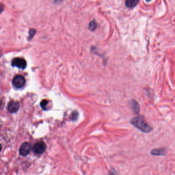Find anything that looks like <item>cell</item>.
Returning <instances> with one entry per match:
<instances>
[{"label":"cell","mask_w":175,"mask_h":175,"mask_svg":"<svg viewBox=\"0 0 175 175\" xmlns=\"http://www.w3.org/2000/svg\"><path fill=\"white\" fill-rule=\"evenodd\" d=\"M130 123L144 133H149L153 130V128L147 123L142 115L133 118L131 120Z\"/></svg>","instance_id":"cell-1"},{"label":"cell","mask_w":175,"mask_h":175,"mask_svg":"<svg viewBox=\"0 0 175 175\" xmlns=\"http://www.w3.org/2000/svg\"><path fill=\"white\" fill-rule=\"evenodd\" d=\"M46 148V144L43 142H39L34 145L32 149L34 153L38 155H41L44 153Z\"/></svg>","instance_id":"cell-2"},{"label":"cell","mask_w":175,"mask_h":175,"mask_svg":"<svg viewBox=\"0 0 175 175\" xmlns=\"http://www.w3.org/2000/svg\"><path fill=\"white\" fill-rule=\"evenodd\" d=\"M25 83V79L22 76L17 75L15 76L12 80V84L14 87L18 88H21Z\"/></svg>","instance_id":"cell-3"},{"label":"cell","mask_w":175,"mask_h":175,"mask_svg":"<svg viewBox=\"0 0 175 175\" xmlns=\"http://www.w3.org/2000/svg\"><path fill=\"white\" fill-rule=\"evenodd\" d=\"M12 66L24 70L26 68L27 63L25 60L23 58H16L12 60Z\"/></svg>","instance_id":"cell-4"},{"label":"cell","mask_w":175,"mask_h":175,"mask_svg":"<svg viewBox=\"0 0 175 175\" xmlns=\"http://www.w3.org/2000/svg\"><path fill=\"white\" fill-rule=\"evenodd\" d=\"M31 149H32V146L30 145V143L28 142H24L22 144L20 147L19 149L20 154L23 156H27L30 153Z\"/></svg>","instance_id":"cell-5"},{"label":"cell","mask_w":175,"mask_h":175,"mask_svg":"<svg viewBox=\"0 0 175 175\" xmlns=\"http://www.w3.org/2000/svg\"><path fill=\"white\" fill-rule=\"evenodd\" d=\"M167 148L166 147H160L151 149L150 152L151 155L156 156H165L167 153Z\"/></svg>","instance_id":"cell-6"},{"label":"cell","mask_w":175,"mask_h":175,"mask_svg":"<svg viewBox=\"0 0 175 175\" xmlns=\"http://www.w3.org/2000/svg\"><path fill=\"white\" fill-rule=\"evenodd\" d=\"M130 105L133 113L136 115H139L140 113V106L139 103L135 100H132L130 102Z\"/></svg>","instance_id":"cell-7"},{"label":"cell","mask_w":175,"mask_h":175,"mask_svg":"<svg viewBox=\"0 0 175 175\" xmlns=\"http://www.w3.org/2000/svg\"><path fill=\"white\" fill-rule=\"evenodd\" d=\"M8 111L11 113H14L18 111L19 108V104L18 102L10 101L8 104Z\"/></svg>","instance_id":"cell-8"},{"label":"cell","mask_w":175,"mask_h":175,"mask_svg":"<svg viewBox=\"0 0 175 175\" xmlns=\"http://www.w3.org/2000/svg\"><path fill=\"white\" fill-rule=\"evenodd\" d=\"M139 2V0H126L125 4L127 8H132L135 7Z\"/></svg>","instance_id":"cell-9"},{"label":"cell","mask_w":175,"mask_h":175,"mask_svg":"<svg viewBox=\"0 0 175 175\" xmlns=\"http://www.w3.org/2000/svg\"><path fill=\"white\" fill-rule=\"evenodd\" d=\"M97 27V24L95 21H92L89 24V29L92 31L95 30V28Z\"/></svg>","instance_id":"cell-10"},{"label":"cell","mask_w":175,"mask_h":175,"mask_svg":"<svg viewBox=\"0 0 175 175\" xmlns=\"http://www.w3.org/2000/svg\"><path fill=\"white\" fill-rule=\"evenodd\" d=\"M48 104V102L46 100H44L41 103V106L43 110H45L46 109V107L47 106Z\"/></svg>","instance_id":"cell-11"},{"label":"cell","mask_w":175,"mask_h":175,"mask_svg":"<svg viewBox=\"0 0 175 175\" xmlns=\"http://www.w3.org/2000/svg\"><path fill=\"white\" fill-rule=\"evenodd\" d=\"M35 33H36V30L32 29L29 32V39H32V38H33V37Z\"/></svg>","instance_id":"cell-12"},{"label":"cell","mask_w":175,"mask_h":175,"mask_svg":"<svg viewBox=\"0 0 175 175\" xmlns=\"http://www.w3.org/2000/svg\"><path fill=\"white\" fill-rule=\"evenodd\" d=\"M56 3H60V2H62L63 0H54Z\"/></svg>","instance_id":"cell-13"},{"label":"cell","mask_w":175,"mask_h":175,"mask_svg":"<svg viewBox=\"0 0 175 175\" xmlns=\"http://www.w3.org/2000/svg\"><path fill=\"white\" fill-rule=\"evenodd\" d=\"M151 1V0H146V1L147 2H150Z\"/></svg>","instance_id":"cell-14"}]
</instances>
